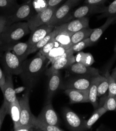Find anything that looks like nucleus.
Instances as JSON below:
<instances>
[{
  "instance_id": "nucleus-46",
  "label": "nucleus",
  "mask_w": 116,
  "mask_h": 131,
  "mask_svg": "<svg viewBox=\"0 0 116 131\" xmlns=\"http://www.w3.org/2000/svg\"><path fill=\"white\" fill-rule=\"evenodd\" d=\"M75 1H76V2H78L79 1H80V0H75Z\"/></svg>"
},
{
  "instance_id": "nucleus-35",
  "label": "nucleus",
  "mask_w": 116,
  "mask_h": 131,
  "mask_svg": "<svg viewBox=\"0 0 116 131\" xmlns=\"http://www.w3.org/2000/svg\"><path fill=\"white\" fill-rule=\"evenodd\" d=\"M109 82L108 78L104 75L102 76L97 88V97H100L105 95L108 90Z\"/></svg>"
},
{
  "instance_id": "nucleus-10",
  "label": "nucleus",
  "mask_w": 116,
  "mask_h": 131,
  "mask_svg": "<svg viewBox=\"0 0 116 131\" xmlns=\"http://www.w3.org/2000/svg\"><path fill=\"white\" fill-rule=\"evenodd\" d=\"M94 76H75L63 82L61 89L86 90L89 88Z\"/></svg>"
},
{
  "instance_id": "nucleus-9",
  "label": "nucleus",
  "mask_w": 116,
  "mask_h": 131,
  "mask_svg": "<svg viewBox=\"0 0 116 131\" xmlns=\"http://www.w3.org/2000/svg\"><path fill=\"white\" fill-rule=\"evenodd\" d=\"M51 101L46 100L44 107L37 117L39 120L43 122L50 125L59 126V117L52 106Z\"/></svg>"
},
{
  "instance_id": "nucleus-16",
  "label": "nucleus",
  "mask_w": 116,
  "mask_h": 131,
  "mask_svg": "<svg viewBox=\"0 0 116 131\" xmlns=\"http://www.w3.org/2000/svg\"><path fill=\"white\" fill-rule=\"evenodd\" d=\"M55 27L48 24L39 26L31 31V35L28 39L27 42L31 48L36 43L38 42L48 34L52 31ZM31 49V48H30Z\"/></svg>"
},
{
  "instance_id": "nucleus-8",
  "label": "nucleus",
  "mask_w": 116,
  "mask_h": 131,
  "mask_svg": "<svg viewBox=\"0 0 116 131\" xmlns=\"http://www.w3.org/2000/svg\"><path fill=\"white\" fill-rule=\"evenodd\" d=\"M58 7V6L48 7L46 10L34 14L27 21L30 31L40 26L47 24L52 18Z\"/></svg>"
},
{
  "instance_id": "nucleus-5",
  "label": "nucleus",
  "mask_w": 116,
  "mask_h": 131,
  "mask_svg": "<svg viewBox=\"0 0 116 131\" xmlns=\"http://www.w3.org/2000/svg\"><path fill=\"white\" fill-rule=\"evenodd\" d=\"M77 3V2L75 0H67L63 5L57 8L52 18L47 24L55 27L62 24V21H64V23L69 21L70 12Z\"/></svg>"
},
{
  "instance_id": "nucleus-26",
  "label": "nucleus",
  "mask_w": 116,
  "mask_h": 131,
  "mask_svg": "<svg viewBox=\"0 0 116 131\" xmlns=\"http://www.w3.org/2000/svg\"><path fill=\"white\" fill-rule=\"evenodd\" d=\"M33 128L36 130L41 131H64V129L61 128L59 126H55L47 124L39 120L36 117L33 124Z\"/></svg>"
},
{
  "instance_id": "nucleus-34",
  "label": "nucleus",
  "mask_w": 116,
  "mask_h": 131,
  "mask_svg": "<svg viewBox=\"0 0 116 131\" xmlns=\"http://www.w3.org/2000/svg\"><path fill=\"white\" fill-rule=\"evenodd\" d=\"M18 6L16 1L11 0H0V9L12 11L13 13Z\"/></svg>"
},
{
  "instance_id": "nucleus-6",
  "label": "nucleus",
  "mask_w": 116,
  "mask_h": 131,
  "mask_svg": "<svg viewBox=\"0 0 116 131\" xmlns=\"http://www.w3.org/2000/svg\"><path fill=\"white\" fill-rule=\"evenodd\" d=\"M1 58L4 72L10 74L19 76L22 72L23 62L11 51L4 52Z\"/></svg>"
},
{
  "instance_id": "nucleus-18",
  "label": "nucleus",
  "mask_w": 116,
  "mask_h": 131,
  "mask_svg": "<svg viewBox=\"0 0 116 131\" xmlns=\"http://www.w3.org/2000/svg\"><path fill=\"white\" fill-rule=\"evenodd\" d=\"M104 7H102L100 6L88 4L82 6L73 12L72 14L70 15L71 19L82 18L93 14H96V13L102 14L104 11Z\"/></svg>"
},
{
  "instance_id": "nucleus-14",
  "label": "nucleus",
  "mask_w": 116,
  "mask_h": 131,
  "mask_svg": "<svg viewBox=\"0 0 116 131\" xmlns=\"http://www.w3.org/2000/svg\"><path fill=\"white\" fill-rule=\"evenodd\" d=\"M67 72L75 76H95L99 75V70L96 68L87 67L78 63L74 62L67 69Z\"/></svg>"
},
{
  "instance_id": "nucleus-1",
  "label": "nucleus",
  "mask_w": 116,
  "mask_h": 131,
  "mask_svg": "<svg viewBox=\"0 0 116 131\" xmlns=\"http://www.w3.org/2000/svg\"><path fill=\"white\" fill-rule=\"evenodd\" d=\"M47 60L46 57L38 51L33 58L23 62L22 72L19 76L27 90L30 91L36 85L45 69Z\"/></svg>"
},
{
  "instance_id": "nucleus-7",
  "label": "nucleus",
  "mask_w": 116,
  "mask_h": 131,
  "mask_svg": "<svg viewBox=\"0 0 116 131\" xmlns=\"http://www.w3.org/2000/svg\"><path fill=\"white\" fill-rule=\"evenodd\" d=\"M63 119L67 126L71 130H86V121L82 119L71 109L66 107L62 110Z\"/></svg>"
},
{
  "instance_id": "nucleus-23",
  "label": "nucleus",
  "mask_w": 116,
  "mask_h": 131,
  "mask_svg": "<svg viewBox=\"0 0 116 131\" xmlns=\"http://www.w3.org/2000/svg\"><path fill=\"white\" fill-rule=\"evenodd\" d=\"M107 18V19L104 24H103L98 28L94 29L91 35L90 36L89 38L93 45L98 40V39L100 38L104 32L109 27L110 25L116 23L115 17H109Z\"/></svg>"
},
{
  "instance_id": "nucleus-12",
  "label": "nucleus",
  "mask_w": 116,
  "mask_h": 131,
  "mask_svg": "<svg viewBox=\"0 0 116 131\" xmlns=\"http://www.w3.org/2000/svg\"><path fill=\"white\" fill-rule=\"evenodd\" d=\"M4 73L6 75V81L2 91L4 97L3 102L6 104L8 110L10 104L13 103L17 98L14 89L12 75L7 72Z\"/></svg>"
},
{
  "instance_id": "nucleus-31",
  "label": "nucleus",
  "mask_w": 116,
  "mask_h": 131,
  "mask_svg": "<svg viewBox=\"0 0 116 131\" xmlns=\"http://www.w3.org/2000/svg\"><path fill=\"white\" fill-rule=\"evenodd\" d=\"M31 4L36 14L46 10L48 7V0H31Z\"/></svg>"
},
{
  "instance_id": "nucleus-39",
  "label": "nucleus",
  "mask_w": 116,
  "mask_h": 131,
  "mask_svg": "<svg viewBox=\"0 0 116 131\" xmlns=\"http://www.w3.org/2000/svg\"><path fill=\"white\" fill-rule=\"evenodd\" d=\"M8 26L7 15H0V34L2 33Z\"/></svg>"
},
{
  "instance_id": "nucleus-33",
  "label": "nucleus",
  "mask_w": 116,
  "mask_h": 131,
  "mask_svg": "<svg viewBox=\"0 0 116 131\" xmlns=\"http://www.w3.org/2000/svg\"><path fill=\"white\" fill-rule=\"evenodd\" d=\"M93 45V43L91 42V40H90L89 38H87L84 40L80 41L78 43H76L74 45H73L71 48V49L73 52V53H76V52H81L82 50H84V49L91 47Z\"/></svg>"
},
{
  "instance_id": "nucleus-4",
  "label": "nucleus",
  "mask_w": 116,
  "mask_h": 131,
  "mask_svg": "<svg viewBox=\"0 0 116 131\" xmlns=\"http://www.w3.org/2000/svg\"><path fill=\"white\" fill-rule=\"evenodd\" d=\"M35 14L31 0L25 1L23 4L19 5L12 14L7 15L8 26L24 20L27 21Z\"/></svg>"
},
{
  "instance_id": "nucleus-32",
  "label": "nucleus",
  "mask_w": 116,
  "mask_h": 131,
  "mask_svg": "<svg viewBox=\"0 0 116 131\" xmlns=\"http://www.w3.org/2000/svg\"><path fill=\"white\" fill-rule=\"evenodd\" d=\"M101 17L116 18V0H114L108 6L104 7V11Z\"/></svg>"
},
{
  "instance_id": "nucleus-2",
  "label": "nucleus",
  "mask_w": 116,
  "mask_h": 131,
  "mask_svg": "<svg viewBox=\"0 0 116 131\" xmlns=\"http://www.w3.org/2000/svg\"><path fill=\"white\" fill-rule=\"evenodd\" d=\"M30 32L28 23L20 21L7 26L4 31L0 34V38L5 43L11 45L18 42Z\"/></svg>"
},
{
  "instance_id": "nucleus-11",
  "label": "nucleus",
  "mask_w": 116,
  "mask_h": 131,
  "mask_svg": "<svg viewBox=\"0 0 116 131\" xmlns=\"http://www.w3.org/2000/svg\"><path fill=\"white\" fill-rule=\"evenodd\" d=\"M48 77V84L46 100H52L58 90L61 89L63 81L60 71L46 72Z\"/></svg>"
},
{
  "instance_id": "nucleus-29",
  "label": "nucleus",
  "mask_w": 116,
  "mask_h": 131,
  "mask_svg": "<svg viewBox=\"0 0 116 131\" xmlns=\"http://www.w3.org/2000/svg\"><path fill=\"white\" fill-rule=\"evenodd\" d=\"M108 80L109 88L108 96H115L116 95V67L112 70L110 74L109 71L106 72L104 75Z\"/></svg>"
},
{
  "instance_id": "nucleus-36",
  "label": "nucleus",
  "mask_w": 116,
  "mask_h": 131,
  "mask_svg": "<svg viewBox=\"0 0 116 131\" xmlns=\"http://www.w3.org/2000/svg\"><path fill=\"white\" fill-rule=\"evenodd\" d=\"M59 46H60L59 43L58 42H57L53 38L51 39V40L45 46H44L38 51H39L43 55H44L46 57V56L53 48H54L55 47H59Z\"/></svg>"
},
{
  "instance_id": "nucleus-22",
  "label": "nucleus",
  "mask_w": 116,
  "mask_h": 131,
  "mask_svg": "<svg viewBox=\"0 0 116 131\" xmlns=\"http://www.w3.org/2000/svg\"><path fill=\"white\" fill-rule=\"evenodd\" d=\"M56 30V33L54 37L55 40L59 43L60 46L71 48L72 46L71 43V36L73 33L64 30H58L55 27Z\"/></svg>"
},
{
  "instance_id": "nucleus-42",
  "label": "nucleus",
  "mask_w": 116,
  "mask_h": 131,
  "mask_svg": "<svg viewBox=\"0 0 116 131\" xmlns=\"http://www.w3.org/2000/svg\"><path fill=\"white\" fill-rule=\"evenodd\" d=\"M6 81V75L0 68V88L2 90Z\"/></svg>"
},
{
  "instance_id": "nucleus-41",
  "label": "nucleus",
  "mask_w": 116,
  "mask_h": 131,
  "mask_svg": "<svg viewBox=\"0 0 116 131\" xmlns=\"http://www.w3.org/2000/svg\"><path fill=\"white\" fill-rule=\"evenodd\" d=\"M8 45L5 43L0 38V58H1L4 52L8 50Z\"/></svg>"
},
{
  "instance_id": "nucleus-48",
  "label": "nucleus",
  "mask_w": 116,
  "mask_h": 131,
  "mask_svg": "<svg viewBox=\"0 0 116 131\" xmlns=\"http://www.w3.org/2000/svg\"><path fill=\"white\" fill-rule=\"evenodd\" d=\"M24 1H28V0H24Z\"/></svg>"
},
{
  "instance_id": "nucleus-49",
  "label": "nucleus",
  "mask_w": 116,
  "mask_h": 131,
  "mask_svg": "<svg viewBox=\"0 0 116 131\" xmlns=\"http://www.w3.org/2000/svg\"><path fill=\"white\" fill-rule=\"evenodd\" d=\"M115 97H116V95H115Z\"/></svg>"
},
{
  "instance_id": "nucleus-27",
  "label": "nucleus",
  "mask_w": 116,
  "mask_h": 131,
  "mask_svg": "<svg viewBox=\"0 0 116 131\" xmlns=\"http://www.w3.org/2000/svg\"><path fill=\"white\" fill-rule=\"evenodd\" d=\"M108 111L106 108L103 105L102 106L95 109L93 114L86 121V129H90L93 125L98 121L100 117L104 114H105Z\"/></svg>"
},
{
  "instance_id": "nucleus-45",
  "label": "nucleus",
  "mask_w": 116,
  "mask_h": 131,
  "mask_svg": "<svg viewBox=\"0 0 116 131\" xmlns=\"http://www.w3.org/2000/svg\"><path fill=\"white\" fill-rule=\"evenodd\" d=\"M114 52H115V55H116V45H115V47H114Z\"/></svg>"
},
{
  "instance_id": "nucleus-20",
  "label": "nucleus",
  "mask_w": 116,
  "mask_h": 131,
  "mask_svg": "<svg viewBox=\"0 0 116 131\" xmlns=\"http://www.w3.org/2000/svg\"><path fill=\"white\" fill-rule=\"evenodd\" d=\"M73 54V52L71 50V48L59 46L53 48L46 56V57L51 63L62 57Z\"/></svg>"
},
{
  "instance_id": "nucleus-25",
  "label": "nucleus",
  "mask_w": 116,
  "mask_h": 131,
  "mask_svg": "<svg viewBox=\"0 0 116 131\" xmlns=\"http://www.w3.org/2000/svg\"><path fill=\"white\" fill-rule=\"evenodd\" d=\"M94 30V29L90 28L88 27L73 33L71 36V43L72 46L84 39L89 38Z\"/></svg>"
},
{
  "instance_id": "nucleus-13",
  "label": "nucleus",
  "mask_w": 116,
  "mask_h": 131,
  "mask_svg": "<svg viewBox=\"0 0 116 131\" xmlns=\"http://www.w3.org/2000/svg\"><path fill=\"white\" fill-rule=\"evenodd\" d=\"M89 27V19L87 17L76 18L72 21H69L56 26L58 30L67 31L74 33L82 29Z\"/></svg>"
},
{
  "instance_id": "nucleus-38",
  "label": "nucleus",
  "mask_w": 116,
  "mask_h": 131,
  "mask_svg": "<svg viewBox=\"0 0 116 131\" xmlns=\"http://www.w3.org/2000/svg\"><path fill=\"white\" fill-rule=\"evenodd\" d=\"M8 114V109L6 104L3 102L0 108V130L1 129L3 122L6 114Z\"/></svg>"
},
{
  "instance_id": "nucleus-3",
  "label": "nucleus",
  "mask_w": 116,
  "mask_h": 131,
  "mask_svg": "<svg viewBox=\"0 0 116 131\" xmlns=\"http://www.w3.org/2000/svg\"><path fill=\"white\" fill-rule=\"evenodd\" d=\"M30 91L28 90H26V93L18 100L20 107V117L19 126L31 128L34 130L33 128V124L36 117L31 113L30 108Z\"/></svg>"
},
{
  "instance_id": "nucleus-28",
  "label": "nucleus",
  "mask_w": 116,
  "mask_h": 131,
  "mask_svg": "<svg viewBox=\"0 0 116 131\" xmlns=\"http://www.w3.org/2000/svg\"><path fill=\"white\" fill-rule=\"evenodd\" d=\"M75 59L76 62L81 63L87 67H91L95 62L94 58L91 53L82 51L78 52L75 56Z\"/></svg>"
},
{
  "instance_id": "nucleus-40",
  "label": "nucleus",
  "mask_w": 116,
  "mask_h": 131,
  "mask_svg": "<svg viewBox=\"0 0 116 131\" xmlns=\"http://www.w3.org/2000/svg\"><path fill=\"white\" fill-rule=\"evenodd\" d=\"M106 1V0H85V3L88 5L101 6Z\"/></svg>"
},
{
  "instance_id": "nucleus-19",
  "label": "nucleus",
  "mask_w": 116,
  "mask_h": 131,
  "mask_svg": "<svg viewBox=\"0 0 116 131\" xmlns=\"http://www.w3.org/2000/svg\"><path fill=\"white\" fill-rule=\"evenodd\" d=\"M75 62V56L73 54L67 56L59 59L51 63V67L47 72L60 71L61 70L67 69L70 65Z\"/></svg>"
},
{
  "instance_id": "nucleus-21",
  "label": "nucleus",
  "mask_w": 116,
  "mask_h": 131,
  "mask_svg": "<svg viewBox=\"0 0 116 131\" xmlns=\"http://www.w3.org/2000/svg\"><path fill=\"white\" fill-rule=\"evenodd\" d=\"M102 76H103L100 75V74L95 76L93 78L92 84L89 88V102L93 106L95 109H96L98 108L97 88Z\"/></svg>"
},
{
  "instance_id": "nucleus-43",
  "label": "nucleus",
  "mask_w": 116,
  "mask_h": 131,
  "mask_svg": "<svg viewBox=\"0 0 116 131\" xmlns=\"http://www.w3.org/2000/svg\"><path fill=\"white\" fill-rule=\"evenodd\" d=\"M64 0H48V7H57Z\"/></svg>"
},
{
  "instance_id": "nucleus-44",
  "label": "nucleus",
  "mask_w": 116,
  "mask_h": 131,
  "mask_svg": "<svg viewBox=\"0 0 116 131\" xmlns=\"http://www.w3.org/2000/svg\"><path fill=\"white\" fill-rule=\"evenodd\" d=\"M14 130H15V131H32L34 130L31 128L22 126H18L15 128H14Z\"/></svg>"
},
{
  "instance_id": "nucleus-24",
  "label": "nucleus",
  "mask_w": 116,
  "mask_h": 131,
  "mask_svg": "<svg viewBox=\"0 0 116 131\" xmlns=\"http://www.w3.org/2000/svg\"><path fill=\"white\" fill-rule=\"evenodd\" d=\"M8 114L10 115L12 120L13 122L14 128L19 126L20 117V107L18 98L10 105L8 110Z\"/></svg>"
},
{
  "instance_id": "nucleus-30",
  "label": "nucleus",
  "mask_w": 116,
  "mask_h": 131,
  "mask_svg": "<svg viewBox=\"0 0 116 131\" xmlns=\"http://www.w3.org/2000/svg\"><path fill=\"white\" fill-rule=\"evenodd\" d=\"M56 33V30L55 28L54 29L48 34L46 36H45L41 40H40L38 42L36 43L34 46H33L30 49V53L32 54L35 52L39 51L40 49H41L44 46H45L52 38H53Z\"/></svg>"
},
{
  "instance_id": "nucleus-47",
  "label": "nucleus",
  "mask_w": 116,
  "mask_h": 131,
  "mask_svg": "<svg viewBox=\"0 0 116 131\" xmlns=\"http://www.w3.org/2000/svg\"><path fill=\"white\" fill-rule=\"evenodd\" d=\"M11 1H17V0H11Z\"/></svg>"
},
{
  "instance_id": "nucleus-37",
  "label": "nucleus",
  "mask_w": 116,
  "mask_h": 131,
  "mask_svg": "<svg viewBox=\"0 0 116 131\" xmlns=\"http://www.w3.org/2000/svg\"><path fill=\"white\" fill-rule=\"evenodd\" d=\"M104 106L108 111H116L115 96H108L105 101Z\"/></svg>"
},
{
  "instance_id": "nucleus-17",
  "label": "nucleus",
  "mask_w": 116,
  "mask_h": 131,
  "mask_svg": "<svg viewBox=\"0 0 116 131\" xmlns=\"http://www.w3.org/2000/svg\"><path fill=\"white\" fill-rule=\"evenodd\" d=\"M30 46L26 42H17L11 45H8V50L14 53L19 60L23 62L27 59L28 56L30 54Z\"/></svg>"
},
{
  "instance_id": "nucleus-15",
  "label": "nucleus",
  "mask_w": 116,
  "mask_h": 131,
  "mask_svg": "<svg viewBox=\"0 0 116 131\" xmlns=\"http://www.w3.org/2000/svg\"><path fill=\"white\" fill-rule=\"evenodd\" d=\"M64 93L68 96L70 104L89 102V89L86 90L67 89H64Z\"/></svg>"
}]
</instances>
